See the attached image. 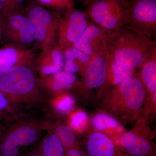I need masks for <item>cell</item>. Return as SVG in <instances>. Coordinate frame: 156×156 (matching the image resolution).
Wrapping results in <instances>:
<instances>
[{
    "instance_id": "836d02e7",
    "label": "cell",
    "mask_w": 156,
    "mask_h": 156,
    "mask_svg": "<svg viewBox=\"0 0 156 156\" xmlns=\"http://www.w3.org/2000/svg\"><path fill=\"white\" fill-rule=\"evenodd\" d=\"M3 9V5L2 3H1V2H0V12H1V11Z\"/></svg>"
},
{
    "instance_id": "484cf974",
    "label": "cell",
    "mask_w": 156,
    "mask_h": 156,
    "mask_svg": "<svg viewBox=\"0 0 156 156\" xmlns=\"http://www.w3.org/2000/svg\"><path fill=\"white\" fill-rule=\"evenodd\" d=\"M71 49L76 58L81 63L82 71L84 72L87 65L89 64V62L91 60L92 57L74 47L72 48Z\"/></svg>"
},
{
    "instance_id": "e0dca14e",
    "label": "cell",
    "mask_w": 156,
    "mask_h": 156,
    "mask_svg": "<svg viewBox=\"0 0 156 156\" xmlns=\"http://www.w3.org/2000/svg\"><path fill=\"white\" fill-rule=\"evenodd\" d=\"M135 71H134L127 69L122 67L108 56L106 82L108 81L114 85H117L127 78L133 75Z\"/></svg>"
},
{
    "instance_id": "2e32d148",
    "label": "cell",
    "mask_w": 156,
    "mask_h": 156,
    "mask_svg": "<svg viewBox=\"0 0 156 156\" xmlns=\"http://www.w3.org/2000/svg\"><path fill=\"white\" fill-rule=\"evenodd\" d=\"M26 56L24 51L13 47L0 49V71L24 64Z\"/></svg>"
},
{
    "instance_id": "7402d4cb",
    "label": "cell",
    "mask_w": 156,
    "mask_h": 156,
    "mask_svg": "<svg viewBox=\"0 0 156 156\" xmlns=\"http://www.w3.org/2000/svg\"><path fill=\"white\" fill-rule=\"evenodd\" d=\"M93 126L98 131H102L108 129H114L119 126L116 119L109 115L99 113L95 115L92 119Z\"/></svg>"
},
{
    "instance_id": "ac0fdd59",
    "label": "cell",
    "mask_w": 156,
    "mask_h": 156,
    "mask_svg": "<svg viewBox=\"0 0 156 156\" xmlns=\"http://www.w3.org/2000/svg\"><path fill=\"white\" fill-rule=\"evenodd\" d=\"M74 73L66 71H60L53 74L50 84V89L54 92L69 89L76 81Z\"/></svg>"
},
{
    "instance_id": "83f0119b",
    "label": "cell",
    "mask_w": 156,
    "mask_h": 156,
    "mask_svg": "<svg viewBox=\"0 0 156 156\" xmlns=\"http://www.w3.org/2000/svg\"><path fill=\"white\" fill-rule=\"evenodd\" d=\"M66 151V156H83L78 145L69 149Z\"/></svg>"
},
{
    "instance_id": "8fae6325",
    "label": "cell",
    "mask_w": 156,
    "mask_h": 156,
    "mask_svg": "<svg viewBox=\"0 0 156 156\" xmlns=\"http://www.w3.org/2000/svg\"><path fill=\"white\" fill-rule=\"evenodd\" d=\"M120 145L126 153L131 156H156L152 144L140 135L128 132L119 137Z\"/></svg>"
},
{
    "instance_id": "cb8c5ba5",
    "label": "cell",
    "mask_w": 156,
    "mask_h": 156,
    "mask_svg": "<svg viewBox=\"0 0 156 156\" xmlns=\"http://www.w3.org/2000/svg\"><path fill=\"white\" fill-rule=\"evenodd\" d=\"M65 70L75 73L78 72L80 70H81L82 66L81 63L74 55L71 48L65 50Z\"/></svg>"
},
{
    "instance_id": "6da1fadb",
    "label": "cell",
    "mask_w": 156,
    "mask_h": 156,
    "mask_svg": "<svg viewBox=\"0 0 156 156\" xmlns=\"http://www.w3.org/2000/svg\"><path fill=\"white\" fill-rule=\"evenodd\" d=\"M156 42L125 27L108 34L109 56L124 68L135 71L141 67Z\"/></svg>"
},
{
    "instance_id": "603a6c76",
    "label": "cell",
    "mask_w": 156,
    "mask_h": 156,
    "mask_svg": "<svg viewBox=\"0 0 156 156\" xmlns=\"http://www.w3.org/2000/svg\"><path fill=\"white\" fill-rule=\"evenodd\" d=\"M52 103L54 109L62 114H67L74 108L75 101L71 96L69 95H62L52 101Z\"/></svg>"
},
{
    "instance_id": "9a60e30c",
    "label": "cell",
    "mask_w": 156,
    "mask_h": 156,
    "mask_svg": "<svg viewBox=\"0 0 156 156\" xmlns=\"http://www.w3.org/2000/svg\"><path fill=\"white\" fill-rule=\"evenodd\" d=\"M141 67L144 86L154 94L156 92V48L151 52Z\"/></svg>"
},
{
    "instance_id": "d6986e66",
    "label": "cell",
    "mask_w": 156,
    "mask_h": 156,
    "mask_svg": "<svg viewBox=\"0 0 156 156\" xmlns=\"http://www.w3.org/2000/svg\"><path fill=\"white\" fill-rule=\"evenodd\" d=\"M52 129L61 140L65 151L78 145L76 133L71 127L64 124H56Z\"/></svg>"
},
{
    "instance_id": "f1b7e54d",
    "label": "cell",
    "mask_w": 156,
    "mask_h": 156,
    "mask_svg": "<svg viewBox=\"0 0 156 156\" xmlns=\"http://www.w3.org/2000/svg\"><path fill=\"white\" fill-rule=\"evenodd\" d=\"M22 156H42L40 151V147L36 148L29 152L27 153H26Z\"/></svg>"
},
{
    "instance_id": "8992f818",
    "label": "cell",
    "mask_w": 156,
    "mask_h": 156,
    "mask_svg": "<svg viewBox=\"0 0 156 156\" xmlns=\"http://www.w3.org/2000/svg\"><path fill=\"white\" fill-rule=\"evenodd\" d=\"M152 39L156 32V0H128L126 26Z\"/></svg>"
},
{
    "instance_id": "277c9868",
    "label": "cell",
    "mask_w": 156,
    "mask_h": 156,
    "mask_svg": "<svg viewBox=\"0 0 156 156\" xmlns=\"http://www.w3.org/2000/svg\"><path fill=\"white\" fill-rule=\"evenodd\" d=\"M145 97L142 81L133 75L116 85L105 101L104 105L116 115L131 117L140 110Z\"/></svg>"
},
{
    "instance_id": "f546056e",
    "label": "cell",
    "mask_w": 156,
    "mask_h": 156,
    "mask_svg": "<svg viewBox=\"0 0 156 156\" xmlns=\"http://www.w3.org/2000/svg\"><path fill=\"white\" fill-rule=\"evenodd\" d=\"M4 33V20L0 17V39Z\"/></svg>"
},
{
    "instance_id": "4dcf8cb0",
    "label": "cell",
    "mask_w": 156,
    "mask_h": 156,
    "mask_svg": "<svg viewBox=\"0 0 156 156\" xmlns=\"http://www.w3.org/2000/svg\"><path fill=\"white\" fill-rule=\"evenodd\" d=\"M3 121H0V136L2 133V128Z\"/></svg>"
},
{
    "instance_id": "5b68a950",
    "label": "cell",
    "mask_w": 156,
    "mask_h": 156,
    "mask_svg": "<svg viewBox=\"0 0 156 156\" xmlns=\"http://www.w3.org/2000/svg\"><path fill=\"white\" fill-rule=\"evenodd\" d=\"M128 0H91L87 13L93 24L108 34L125 27Z\"/></svg>"
},
{
    "instance_id": "d6a6232c",
    "label": "cell",
    "mask_w": 156,
    "mask_h": 156,
    "mask_svg": "<svg viewBox=\"0 0 156 156\" xmlns=\"http://www.w3.org/2000/svg\"><path fill=\"white\" fill-rule=\"evenodd\" d=\"M7 1H8V0H0V2H1V3L2 4V5H3V4H5V5L6 3H7Z\"/></svg>"
},
{
    "instance_id": "3957f363",
    "label": "cell",
    "mask_w": 156,
    "mask_h": 156,
    "mask_svg": "<svg viewBox=\"0 0 156 156\" xmlns=\"http://www.w3.org/2000/svg\"><path fill=\"white\" fill-rule=\"evenodd\" d=\"M0 91L17 104L32 105L44 100L35 73L24 64L0 71Z\"/></svg>"
},
{
    "instance_id": "5bb4252c",
    "label": "cell",
    "mask_w": 156,
    "mask_h": 156,
    "mask_svg": "<svg viewBox=\"0 0 156 156\" xmlns=\"http://www.w3.org/2000/svg\"><path fill=\"white\" fill-rule=\"evenodd\" d=\"M47 131V134L39 146L42 156H64L65 151L64 147L50 124Z\"/></svg>"
},
{
    "instance_id": "1f68e13d",
    "label": "cell",
    "mask_w": 156,
    "mask_h": 156,
    "mask_svg": "<svg viewBox=\"0 0 156 156\" xmlns=\"http://www.w3.org/2000/svg\"><path fill=\"white\" fill-rule=\"evenodd\" d=\"M80 1L81 2L83 3L84 5H86L87 4L88 0H80Z\"/></svg>"
},
{
    "instance_id": "4316f807",
    "label": "cell",
    "mask_w": 156,
    "mask_h": 156,
    "mask_svg": "<svg viewBox=\"0 0 156 156\" xmlns=\"http://www.w3.org/2000/svg\"><path fill=\"white\" fill-rule=\"evenodd\" d=\"M41 2L46 5H54L64 8H71L73 3L71 0H39Z\"/></svg>"
},
{
    "instance_id": "30bf717a",
    "label": "cell",
    "mask_w": 156,
    "mask_h": 156,
    "mask_svg": "<svg viewBox=\"0 0 156 156\" xmlns=\"http://www.w3.org/2000/svg\"><path fill=\"white\" fill-rule=\"evenodd\" d=\"M87 150V156H131L122 151L109 136L100 132L89 136Z\"/></svg>"
},
{
    "instance_id": "d4e9b609",
    "label": "cell",
    "mask_w": 156,
    "mask_h": 156,
    "mask_svg": "<svg viewBox=\"0 0 156 156\" xmlns=\"http://www.w3.org/2000/svg\"><path fill=\"white\" fill-rule=\"evenodd\" d=\"M88 120V115L85 112H76L72 116L70 120V127L76 131H82L85 128Z\"/></svg>"
},
{
    "instance_id": "9c48e42d",
    "label": "cell",
    "mask_w": 156,
    "mask_h": 156,
    "mask_svg": "<svg viewBox=\"0 0 156 156\" xmlns=\"http://www.w3.org/2000/svg\"><path fill=\"white\" fill-rule=\"evenodd\" d=\"M108 53L92 57L84 72V86L87 89L99 88L105 84L107 75Z\"/></svg>"
},
{
    "instance_id": "d590c367",
    "label": "cell",
    "mask_w": 156,
    "mask_h": 156,
    "mask_svg": "<svg viewBox=\"0 0 156 156\" xmlns=\"http://www.w3.org/2000/svg\"><path fill=\"white\" fill-rule=\"evenodd\" d=\"M91 1V0H88V2H87V4H88V3H89V2H90V1Z\"/></svg>"
},
{
    "instance_id": "7a4b0ae2",
    "label": "cell",
    "mask_w": 156,
    "mask_h": 156,
    "mask_svg": "<svg viewBox=\"0 0 156 156\" xmlns=\"http://www.w3.org/2000/svg\"><path fill=\"white\" fill-rule=\"evenodd\" d=\"M50 122L17 117L3 121L0 156H22L36 144Z\"/></svg>"
},
{
    "instance_id": "52a82bcc",
    "label": "cell",
    "mask_w": 156,
    "mask_h": 156,
    "mask_svg": "<svg viewBox=\"0 0 156 156\" xmlns=\"http://www.w3.org/2000/svg\"><path fill=\"white\" fill-rule=\"evenodd\" d=\"M87 12L74 10L62 21L60 33V45L65 50L73 48L91 23Z\"/></svg>"
},
{
    "instance_id": "44dd1931",
    "label": "cell",
    "mask_w": 156,
    "mask_h": 156,
    "mask_svg": "<svg viewBox=\"0 0 156 156\" xmlns=\"http://www.w3.org/2000/svg\"><path fill=\"white\" fill-rule=\"evenodd\" d=\"M51 62L44 65L41 68V72L44 75H51L60 71L65 64V55L59 50H53L51 54Z\"/></svg>"
},
{
    "instance_id": "e575fe53",
    "label": "cell",
    "mask_w": 156,
    "mask_h": 156,
    "mask_svg": "<svg viewBox=\"0 0 156 156\" xmlns=\"http://www.w3.org/2000/svg\"><path fill=\"white\" fill-rule=\"evenodd\" d=\"M15 1L18 3H22L24 2V0H15Z\"/></svg>"
},
{
    "instance_id": "7c38bea8",
    "label": "cell",
    "mask_w": 156,
    "mask_h": 156,
    "mask_svg": "<svg viewBox=\"0 0 156 156\" xmlns=\"http://www.w3.org/2000/svg\"><path fill=\"white\" fill-rule=\"evenodd\" d=\"M29 19L33 26L34 40L38 42L45 41L48 27L51 22V16L46 9L41 7L33 8L29 14Z\"/></svg>"
},
{
    "instance_id": "4fadbf2b",
    "label": "cell",
    "mask_w": 156,
    "mask_h": 156,
    "mask_svg": "<svg viewBox=\"0 0 156 156\" xmlns=\"http://www.w3.org/2000/svg\"><path fill=\"white\" fill-rule=\"evenodd\" d=\"M4 27H10L19 31L20 38L23 44H29L34 41V30L28 18L21 15H14L10 17L8 23L4 21Z\"/></svg>"
},
{
    "instance_id": "ba28073f",
    "label": "cell",
    "mask_w": 156,
    "mask_h": 156,
    "mask_svg": "<svg viewBox=\"0 0 156 156\" xmlns=\"http://www.w3.org/2000/svg\"><path fill=\"white\" fill-rule=\"evenodd\" d=\"M108 34L99 27L91 23L73 47L93 57L98 54L108 53Z\"/></svg>"
},
{
    "instance_id": "ffe728a7",
    "label": "cell",
    "mask_w": 156,
    "mask_h": 156,
    "mask_svg": "<svg viewBox=\"0 0 156 156\" xmlns=\"http://www.w3.org/2000/svg\"><path fill=\"white\" fill-rule=\"evenodd\" d=\"M18 104L13 102L0 91V121L19 117Z\"/></svg>"
}]
</instances>
